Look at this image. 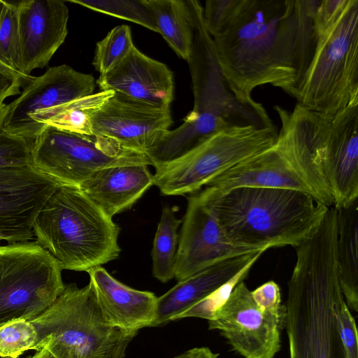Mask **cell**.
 Returning <instances> with one entry per match:
<instances>
[{"instance_id": "6da1fadb", "label": "cell", "mask_w": 358, "mask_h": 358, "mask_svg": "<svg viewBox=\"0 0 358 358\" xmlns=\"http://www.w3.org/2000/svg\"><path fill=\"white\" fill-rule=\"evenodd\" d=\"M320 0H241L224 29L212 37L219 64L251 96L271 85L290 95L315 52L313 18Z\"/></svg>"}, {"instance_id": "7a4b0ae2", "label": "cell", "mask_w": 358, "mask_h": 358, "mask_svg": "<svg viewBox=\"0 0 358 358\" xmlns=\"http://www.w3.org/2000/svg\"><path fill=\"white\" fill-rule=\"evenodd\" d=\"M336 231L322 227L296 248L285 306L289 358H349L338 309L345 301L336 261Z\"/></svg>"}, {"instance_id": "3957f363", "label": "cell", "mask_w": 358, "mask_h": 358, "mask_svg": "<svg viewBox=\"0 0 358 358\" xmlns=\"http://www.w3.org/2000/svg\"><path fill=\"white\" fill-rule=\"evenodd\" d=\"M196 194L227 239L251 250L296 248L315 234L329 208L309 193L285 188L203 189Z\"/></svg>"}, {"instance_id": "277c9868", "label": "cell", "mask_w": 358, "mask_h": 358, "mask_svg": "<svg viewBox=\"0 0 358 358\" xmlns=\"http://www.w3.org/2000/svg\"><path fill=\"white\" fill-rule=\"evenodd\" d=\"M120 227L79 187L59 184L38 213L33 234L62 269L89 272L116 259Z\"/></svg>"}, {"instance_id": "5b68a950", "label": "cell", "mask_w": 358, "mask_h": 358, "mask_svg": "<svg viewBox=\"0 0 358 358\" xmlns=\"http://www.w3.org/2000/svg\"><path fill=\"white\" fill-rule=\"evenodd\" d=\"M193 38L187 63L192 78L194 107L184 118L204 139L227 129L276 127L264 106L238 90L224 76L212 37L203 24V6L188 1Z\"/></svg>"}, {"instance_id": "8992f818", "label": "cell", "mask_w": 358, "mask_h": 358, "mask_svg": "<svg viewBox=\"0 0 358 358\" xmlns=\"http://www.w3.org/2000/svg\"><path fill=\"white\" fill-rule=\"evenodd\" d=\"M30 321L38 332L35 350L45 348L55 358H113L125 354L136 336L110 323L90 283L65 285L55 301Z\"/></svg>"}, {"instance_id": "52a82bcc", "label": "cell", "mask_w": 358, "mask_h": 358, "mask_svg": "<svg viewBox=\"0 0 358 358\" xmlns=\"http://www.w3.org/2000/svg\"><path fill=\"white\" fill-rule=\"evenodd\" d=\"M290 96L308 110L334 114L358 105V0L325 38Z\"/></svg>"}, {"instance_id": "ba28073f", "label": "cell", "mask_w": 358, "mask_h": 358, "mask_svg": "<svg viewBox=\"0 0 358 358\" xmlns=\"http://www.w3.org/2000/svg\"><path fill=\"white\" fill-rule=\"evenodd\" d=\"M276 127H245L220 131L182 156L155 168L153 185L163 195L196 193L239 162L273 145Z\"/></svg>"}, {"instance_id": "9c48e42d", "label": "cell", "mask_w": 358, "mask_h": 358, "mask_svg": "<svg viewBox=\"0 0 358 358\" xmlns=\"http://www.w3.org/2000/svg\"><path fill=\"white\" fill-rule=\"evenodd\" d=\"M62 271L36 241L0 245V326L48 309L65 287Z\"/></svg>"}, {"instance_id": "30bf717a", "label": "cell", "mask_w": 358, "mask_h": 358, "mask_svg": "<svg viewBox=\"0 0 358 358\" xmlns=\"http://www.w3.org/2000/svg\"><path fill=\"white\" fill-rule=\"evenodd\" d=\"M31 164L59 184L79 187L101 169L151 163L145 154L109 138L45 127L32 141Z\"/></svg>"}, {"instance_id": "8fae6325", "label": "cell", "mask_w": 358, "mask_h": 358, "mask_svg": "<svg viewBox=\"0 0 358 358\" xmlns=\"http://www.w3.org/2000/svg\"><path fill=\"white\" fill-rule=\"evenodd\" d=\"M285 316L262 312L245 282H238L225 303L208 320L244 358H273L280 349Z\"/></svg>"}, {"instance_id": "7c38bea8", "label": "cell", "mask_w": 358, "mask_h": 358, "mask_svg": "<svg viewBox=\"0 0 358 358\" xmlns=\"http://www.w3.org/2000/svg\"><path fill=\"white\" fill-rule=\"evenodd\" d=\"M313 112L333 206H346L358 199V105L331 115Z\"/></svg>"}, {"instance_id": "4fadbf2b", "label": "cell", "mask_w": 358, "mask_h": 358, "mask_svg": "<svg viewBox=\"0 0 358 358\" xmlns=\"http://www.w3.org/2000/svg\"><path fill=\"white\" fill-rule=\"evenodd\" d=\"M89 120L92 135L144 154L173 123L170 107L152 106L115 92L90 112Z\"/></svg>"}, {"instance_id": "5bb4252c", "label": "cell", "mask_w": 358, "mask_h": 358, "mask_svg": "<svg viewBox=\"0 0 358 358\" xmlns=\"http://www.w3.org/2000/svg\"><path fill=\"white\" fill-rule=\"evenodd\" d=\"M59 185L32 166L0 168V241L31 240L38 213Z\"/></svg>"}, {"instance_id": "9a60e30c", "label": "cell", "mask_w": 358, "mask_h": 358, "mask_svg": "<svg viewBox=\"0 0 358 358\" xmlns=\"http://www.w3.org/2000/svg\"><path fill=\"white\" fill-rule=\"evenodd\" d=\"M94 87L95 80L90 74L66 64L51 67L31 78L19 96L8 104L1 131L29 140L31 115L90 96Z\"/></svg>"}, {"instance_id": "2e32d148", "label": "cell", "mask_w": 358, "mask_h": 358, "mask_svg": "<svg viewBox=\"0 0 358 358\" xmlns=\"http://www.w3.org/2000/svg\"><path fill=\"white\" fill-rule=\"evenodd\" d=\"M180 232L175 266L178 281L225 259L260 250L231 244L196 193L188 197Z\"/></svg>"}, {"instance_id": "e0dca14e", "label": "cell", "mask_w": 358, "mask_h": 358, "mask_svg": "<svg viewBox=\"0 0 358 358\" xmlns=\"http://www.w3.org/2000/svg\"><path fill=\"white\" fill-rule=\"evenodd\" d=\"M20 72L46 66L68 34L69 9L61 0H22L17 2Z\"/></svg>"}, {"instance_id": "ac0fdd59", "label": "cell", "mask_w": 358, "mask_h": 358, "mask_svg": "<svg viewBox=\"0 0 358 358\" xmlns=\"http://www.w3.org/2000/svg\"><path fill=\"white\" fill-rule=\"evenodd\" d=\"M96 83L101 91H112L136 101L170 107L173 97V74L164 64L142 53L134 46Z\"/></svg>"}, {"instance_id": "d6986e66", "label": "cell", "mask_w": 358, "mask_h": 358, "mask_svg": "<svg viewBox=\"0 0 358 358\" xmlns=\"http://www.w3.org/2000/svg\"><path fill=\"white\" fill-rule=\"evenodd\" d=\"M238 187L292 189L315 197L278 140L271 147L239 162L213 178L204 189L221 193Z\"/></svg>"}, {"instance_id": "ffe728a7", "label": "cell", "mask_w": 358, "mask_h": 358, "mask_svg": "<svg viewBox=\"0 0 358 358\" xmlns=\"http://www.w3.org/2000/svg\"><path fill=\"white\" fill-rule=\"evenodd\" d=\"M88 273L99 304L115 327L136 335L141 329L152 327L158 298L154 293L123 284L102 266Z\"/></svg>"}, {"instance_id": "44dd1931", "label": "cell", "mask_w": 358, "mask_h": 358, "mask_svg": "<svg viewBox=\"0 0 358 358\" xmlns=\"http://www.w3.org/2000/svg\"><path fill=\"white\" fill-rule=\"evenodd\" d=\"M265 251L260 250L225 259L178 281L157 298L156 317L152 327L174 320L232 279L248 265L255 264Z\"/></svg>"}, {"instance_id": "7402d4cb", "label": "cell", "mask_w": 358, "mask_h": 358, "mask_svg": "<svg viewBox=\"0 0 358 358\" xmlns=\"http://www.w3.org/2000/svg\"><path fill=\"white\" fill-rule=\"evenodd\" d=\"M153 185L148 165L131 164L96 171L79 188L112 217L129 209Z\"/></svg>"}, {"instance_id": "603a6c76", "label": "cell", "mask_w": 358, "mask_h": 358, "mask_svg": "<svg viewBox=\"0 0 358 358\" xmlns=\"http://www.w3.org/2000/svg\"><path fill=\"white\" fill-rule=\"evenodd\" d=\"M336 261L340 285L349 309L358 311V199L336 208Z\"/></svg>"}, {"instance_id": "cb8c5ba5", "label": "cell", "mask_w": 358, "mask_h": 358, "mask_svg": "<svg viewBox=\"0 0 358 358\" xmlns=\"http://www.w3.org/2000/svg\"><path fill=\"white\" fill-rule=\"evenodd\" d=\"M113 93L112 91H100L31 115L29 140L32 141L45 127L76 134L92 135L89 120L90 112L99 107Z\"/></svg>"}, {"instance_id": "d4e9b609", "label": "cell", "mask_w": 358, "mask_h": 358, "mask_svg": "<svg viewBox=\"0 0 358 358\" xmlns=\"http://www.w3.org/2000/svg\"><path fill=\"white\" fill-rule=\"evenodd\" d=\"M158 33L177 55L187 61L192 43V17L187 0H148Z\"/></svg>"}, {"instance_id": "484cf974", "label": "cell", "mask_w": 358, "mask_h": 358, "mask_svg": "<svg viewBox=\"0 0 358 358\" xmlns=\"http://www.w3.org/2000/svg\"><path fill=\"white\" fill-rule=\"evenodd\" d=\"M181 222L171 207L163 206L151 252L152 275L163 283L175 278L179 237L178 229Z\"/></svg>"}, {"instance_id": "4316f807", "label": "cell", "mask_w": 358, "mask_h": 358, "mask_svg": "<svg viewBox=\"0 0 358 358\" xmlns=\"http://www.w3.org/2000/svg\"><path fill=\"white\" fill-rule=\"evenodd\" d=\"M68 2L131 21L158 33L155 17L148 0H69Z\"/></svg>"}, {"instance_id": "83f0119b", "label": "cell", "mask_w": 358, "mask_h": 358, "mask_svg": "<svg viewBox=\"0 0 358 358\" xmlns=\"http://www.w3.org/2000/svg\"><path fill=\"white\" fill-rule=\"evenodd\" d=\"M0 64L21 77L17 2L0 0Z\"/></svg>"}, {"instance_id": "f1b7e54d", "label": "cell", "mask_w": 358, "mask_h": 358, "mask_svg": "<svg viewBox=\"0 0 358 358\" xmlns=\"http://www.w3.org/2000/svg\"><path fill=\"white\" fill-rule=\"evenodd\" d=\"M133 46L129 26L118 25L96 43L92 64L100 76L104 75L120 62Z\"/></svg>"}, {"instance_id": "f546056e", "label": "cell", "mask_w": 358, "mask_h": 358, "mask_svg": "<svg viewBox=\"0 0 358 358\" xmlns=\"http://www.w3.org/2000/svg\"><path fill=\"white\" fill-rule=\"evenodd\" d=\"M38 336L34 324L27 320H15L0 326V357L18 358L35 350Z\"/></svg>"}, {"instance_id": "4dcf8cb0", "label": "cell", "mask_w": 358, "mask_h": 358, "mask_svg": "<svg viewBox=\"0 0 358 358\" xmlns=\"http://www.w3.org/2000/svg\"><path fill=\"white\" fill-rule=\"evenodd\" d=\"M253 264H250L248 265L232 279L223 285L215 292L180 314L174 320L186 317H199L206 319L208 321L211 320L216 310L220 308L229 298L235 286L246 278Z\"/></svg>"}, {"instance_id": "1f68e13d", "label": "cell", "mask_w": 358, "mask_h": 358, "mask_svg": "<svg viewBox=\"0 0 358 358\" xmlns=\"http://www.w3.org/2000/svg\"><path fill=\"white\" fill-rule=\"evenodd\" d=\"M31 143L24 138L0 131V168L32 166Z\"/></svg>"}, {"instance_id": "d6a6232c", "label": "cell", "mask_w": 358, "mask_h": 358, "mask_svg": "<svg viewBox=\"0 0 358 358\" xmlns=\"http://www.w3.org/2000/svg\"><path fill=\"white\" fill-rule=\"evenodd\" d=\"M352 0H320L313 18L317 41L328 36L338 24Z\"/></svg>"}, {"instance_id": "836d02e7", "label": "cell", "mask_w": 358, "mask_h": 358, "mask_svg": "<svg viewBox=\"0 0 358 358\" xmlns=\"http://www.w3.org/2000/svg\"><path fill=\"white\" fill-rule=\"evenodd\" d=\"M241 0H207L203 7V24L211 37L219 34L227 26Z\"/></svg>"}, {"instance_id": "e575fe53", "label": "cell", "mask_w": 358, "mask_h": 358, "mask_svg": "<svg viewBox=\"0 0 358 358\" xmlns=\"http://www.w3.org/2000/svg\"><path fill=\"white\" fill-rule=\"evenodd\" d=\"M252 297L259 308L265 313L285 316V306L281 304L279 286L274 281H268L251 291Z\"/></svg>"}, {"instance_id": "d590c367", "label": "cell", "mask_w": 358, "mask_h": 358, "mask_svg": "<svg viewBox=\"0 0 358 358\" xmlns=\"http://www.w3.org/2000/svg\"><path fill=\"white\" fill-rule=\"evenodd\" d=\"M337 315L341 337L348 356L349 358H358L357 326L345 301L341 303Z\"/></svg>"}, {"instance_id": "8d00e7d4", "label": "cell", "mask_w": 358, "mask_h": 358, "mask_svg": "<svg viewBox=\"0 0 358 358\" xmlns=\"http://www.w3.org/2000/svg\"><path fill=\"white\" fill-rule=\"evenodd\" d=\"M24 81L29 80L0 69V106L4 104L3 101L7 98L20 94V87Z\"/></svg>"}, {"instance_id": "74e56055", "label": "cell", "mask_w": 358, "mask_h": 358, "mask_svg": "<svg viewBox=\"0 0 358 358\" xmlns=\"http://www.w3.org/2000/svg\"><path fill=\"white\" fill-rule=\"evenodd\" d=\"M219 354L213 352L207 347L194 348L174 358H218Z\"/></svg>"}, {"instance_id": "f35d334b", "label": "cell", "mask_w": 358, "mask_h": 358, "mask_svg": "<svg viewBox=\"0 0 358 358\" xmlns=\"http://www.w3.org/2000/svg\"><path fill=\"white\" fill-rule=\"evenodd\" d=\"M27 358H55L51 353L45 348H43Z\"/></svg>"}, {"instance_id": "ab89813d", "label": "cell", "mask_w": 358, "mask_h": 358, "mask_svg": "<svg viewBox=\"0 0 358 358\" xmlns=\"http://www.w3.org/2000/svg\"><path fill=\"white\" fill-rule=\"evenodd\" d=\"M8 108V104H6V103H4L3 105L0 106V131H1V130H2L3 121H4Z\"/></svg>"}, {"instance_id": "60d3db41", "label": "cell", "mask_w": 358, "mask_h": 358, "mask_svg": "<svg viewBox=\"0 0 358 358\" xmlns=\"http://www.w3.org/2000/svg\"><path fill=\"white\" fill-rule=\"evenodd\" d=\"M0 69H3V70H5V71H8V72H10V73H13V72L10 71V70H8V69H6V67H4V66H3V65H1V64H0ZM15 74H16V73H15ZM16 75H17V74H16ZM17 76H19V75H17ZM24 79H25V78H24ZM26 80H27V79H26Z\"/></svg>"}, {"instance_id": "b9f144b4", "label": "cell", "mask_w": 358, "mask_h": 358, "mask_svg": "<svg viewBox=\"0 0 358 358\" xmlns=\"http://www.w3.org/2000/svg\"><path fill=\"white\" fill-rule=\"evenodd\" d=\"M124 355L125 354H120V355H117V356H115V357H114L113 358H124Z\"/></svg>"}]
</instances>
